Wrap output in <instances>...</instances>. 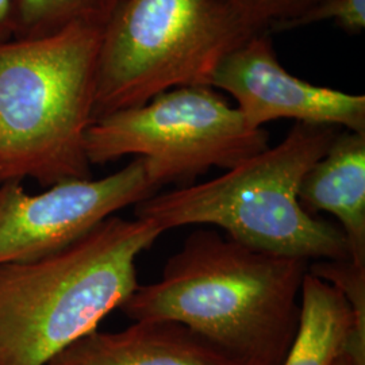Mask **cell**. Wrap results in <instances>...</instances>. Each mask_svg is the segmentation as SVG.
<instances>
[{"mask_svg":"<svg viewBox=\"0 0 365 365\" xmlns=\"http://www.w3.org/2000/svg\"><path fill=\"white\" fill-rule=\"evenodd\" d=\"M165 233L107 218L49 256L0 265V365H46L138 288L137 259Z\"/></svg>","mask_w":365,"mask_h":365,"instance_id":"obj_2","label":"cell"},{"mask_svg":"<svg viewBox=\"0 0 365 365\" xmlns=\"http://www.w3.org/2000/svg\"><path fill=\"white\" fill-rule=\"evenodd\" d=\"M333 365H353V363L345 353H342L339 359L334 361V364Z\"/></svg>","mask_w":365,"mask_h":365,"instance_id":"obj_17","label":"cell"},{"mask_svg":"<svg viewBox=\"0 0 365 365\" xmlns=\"http://www.w3.org/2000/svg\"><path fill=\"white\" fill-rule=\"evenodd\" d=\"M13 38V0H0V42Z\"/></svg>","mask_w":365,"mask_h":365,"instance_id":"obj_16","label":"cell"},{"mask_svg":"<svg viewBox=\"0 0 365 365\" xmlns=\"http://www.w3.org/2000/svg\"><path fill=\"white\" fill-rule=\"evenodd\" d=\"M309 265L203 227L185 237L157 282L138 286L119 309L133 321L185 325L244 364L283 365Z\"/></svg>","mask_w":365,"mask_h":365,"instance_id":"obj_1","label":"cell"},{"mask_svg":"<svg viewBox=\"0 0 365 365\" xmlns=\"http://www.w3.org/2000/svg\"><path fill=\"white\" fill-rule=\"evenodd\" d=\"M46 365H247L190 327L173 321H134L125 330H93Z\"/></svg>","mask_w":365,"mask_h":365,"instance_id":"obj_9","label":"cell"},{"mask_svg":"<svg viewBox=\"0 0 365 365\" xmlns=\"http://www.w3.org/2000/svg\"><path fill=\"white\" fill-rule=\"evenodd\" d=\"M257 33L232 0H120L102 33L93 122L173 88L211 87Z\"/></svg>","mask_w":365,"mask_h":365,"instance_id":"obj_5","label":"cell"},{"mask_svg":"<svg viewBox=\"0 0 365 365\" xmlns=\"http://www.w3.org/2000/svg\"><path fill=\"white\" fill-rule=\"evenodd\" d=\"M352 327V310L344 295L307 272L300 291L299 327L283 365L334 364Z\"/></svg>","mask_w":365,"mask_h":365,"instance_id":"obj_11","label":"cell"},{"mask_svg":"<svg viewBox=\"0 0 365 365\" xmlns=\"http://www.w3.org/2000/svg\"><path fill=\"white\" fill-rule=\"evenodd\" d=\"M229 93L255 129L292 119L295 123L365 133V96L315 86L289 73L277 60L268 31L257 33L230 53L211 78Z\"/></svg>","mask_w":365,"mask_h":365,"instance_id":"obj_8","label":"cell"},{"mask_svg":"<svg viewBox=\"0 0 365 365\" xmlns=\"http://www.w3.org/2000/svg\"><path fill=\"white\" fill-rule=\"evenodd\" d=\"M339 129L295 123L286 138L209 182L178 187L138 202L134 217L164 232L182 226L222 229L235 241L304 260L349 259L336 225L300 206V182L327 153Z\"/></svg>","mask_w":365,"mask_h":365,"instance_id":"obj_4","label":"cell"},{"mask_svg":"<svg viewBox=\"0 0 365 365\" xmlns=\"http://www.w3.org/2000/svg\"><path fill=\"white\" fill-rule=\"evenodd\" d=\"M120 0H13V38H42L73 25L105 27Z\"/></svg>","mask_w":365,"mask_h":365,"instance_id":"obj_12","label":"cell"},{"mask_svg":"<svg viewBox=\"0 0 365 365\" xmlns=\"http://www.w3.org/2000/svg\"><path fill=\"white\" fill-rule=\"evenodd\" d=\"M235 9L260 31L282 33L306 14L330 0H232Z\"/></svg>","mask_w":365,"mask_h":365,"instance_id":"obj_14","label":"cell"},{"mask_svg":"<svg viewBox=\"0 0 365 365\" xmlns=\"http://www.w3.org/2000/svg\"><path fill=\"white\" fill-rule=\"evenodd\" d=\"M333 21L348 34H360L365 29V0H330L302 16L289 30Z\"/></svg>","mask_w":365,"mask_h":365,"instance_id":"obj_15","label":"cell"},{"mask_svg":"<svg viewBox=\"0 0 365 365\" xmlns=\"http://www.w3.org/2000/svg\"><path fill=\"white\" fill-rule=\"evenodd\" d=\"M298 199L310 215H334L349 260L365 267V133L339 130L327 153L300 182Z\"/></svg>","mask_w":365,"mask_h":365,"instance_id":"obj_10","label":"cell"},{"mask_svg":"<svg viewBox=\"0 0 365 365\" xmlns=\"http://www.w3.org/2000/svg\"><path fill=\"white\" fill-rule=\"evenodd\" d=\"M269 148L235 106L209 86L163 92L145 105L95 120L87 131L91 165L143 157L157 185H190L211 168L230 170Z\"/></svg>","mask_w":365,"mask_h":365,"instance_id":"obj_6","label":"cell"},{"mask_svg":"<svg viewBox=\"0 0 365 365\" xmlns=\"http://www.w3.org/2000/svg\"><path fill=\"white\" fill-rule=\"evenodd\" d=\"M160 187L143 157L102 179L58 182L38 195L0 184V265L38 260L73 244Z\"/></svg>","mask_w":365,"mask_h":365,"instance_id":"obj_7","label":"cell"},{"mask_svg":"<svg viewBox=\"0 0 365 365\" xmlns=\"http://www.w3.org/2000/svg\"><path fill=\"white\" fill-rule=\"evenodd\" d=\"M309 272L337 288L348 302L353 327L344 353L353 365H365V267L349 259L315 260L309 265Z\"/></svg>","mask_w":365,"mask_h":365,"instance_id":"obj_13","label":"cell"},{"mask_svg":"<svg viewBox=\"0 0 365 365\" xmlns=\"http://www.w3.org/2000/svg\"><path fill=\"white\" fill-rule=\"evenodd\" d=\"M103 27L0 42V184L52 187L92 179L86 152L93 123Z\"/></svg>","mask_w":365,"mask_h":365,"instance_id":"obj_3","label":"cell"}]
</instances>
